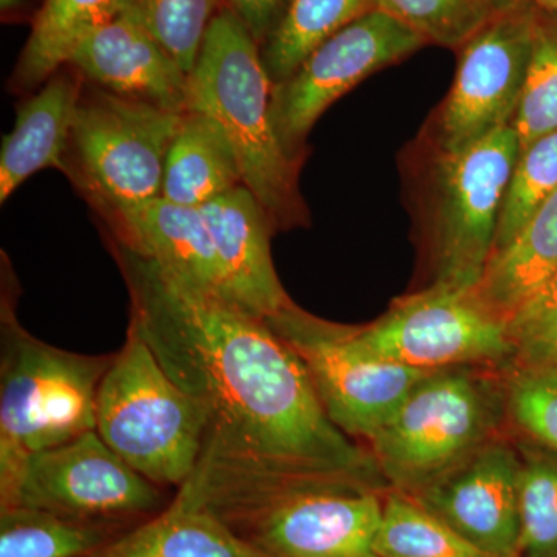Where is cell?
<instances>
[{
	"label": "cell",
	"instance_id": "cell-1",
	"mask_svg": "<svg viewBox=\"0 0 557 557\" xmlns=\"http://www.w3.org/2000/svg\"><path fill=\"white\" fill-rule=\"evenodd\" d=\"M115 256L131 324L207 417L200 457L391 491L370 450L330 420L298 355L265 319L120 244Z\"/></svg>",
	"mask_w": 557,
	"mask_h": 557
},
{
	"label": "cell",
	"instance_id": "cell-2",
	"mask_svg": "<svg viewBox=\"0 0 557 557\" xmlns=\"http://www.w3.org/2000/svg\"><path fill=\"white\" fill-rule=\"evenodd\" d=\"M271 91L259 44L223 7L189 75L188 110L218 121L236 153L245 188L276 233L306 226L310 218L299 190L302 161L293 160L278 141L271 121Z\"/></svg>",
	"mask_w": 557,
	"mask_h": 557
},
{
	"label": "cell",
	"instance_id": "cell-3",
	"mask_svg": "<svg viewBox=\"0 0 557 557\" xmlns=\"http://www.w3.org/2000/svg\"><path fill=\"white\" fill-rule=\"evenodd\" d=\"M17 281L2 252L0 502L32 454L97 428L98 387L113 357H86L35 338L16 314Z\"/></svg>",
	"mask_w": 557,
	"mask_h": 557
},
{
	"label": "cell",
	"instance_id": "cell-4",
	"mask_svg": "<svg viewBox=\"0 0 557 557\" xmlns=\"http://www.w3.org/2000/svg\"><path fill=\"white\" fill-rule=\"evenodd\" d=\"M508 431L504 369L434 370L369 440L391 490L412 494Z\"/></svg>",
	"mask_w": 557,
	"mask_h": 557
},
{
	"label": "cell",
	"instance_id": "cell-5",
	"mask_svg": "<svg viewBox=\"0 0 557 557\" xmlns=\"http://www.w3.org/2000/svg\"><path fill=\"white\" fill-rule=\"evenodd\" d=\"M207 417L129 322L97 394V428L113 453L156 485L182 486L199 463Z\"/></svg>",
	"mask_w": 557,
	"mask_h": 557
},
{
	"label": "cell",
	"instance_id": "cell-6",
	"mask_svg": "<svg viewBox=\"0 0 557 557\" xmlns=\"http://www.w3.org/2000/svg\"><path fill=\"white\" fill-rule=\"evenodd\" d=\"M182 119L91 84L76 109L65 174L104 219L159 199Z\"/></svg>",
	"mask_w": 557,
	"mask_h": 557
},
{
	"label": "cell",
	"instance_id": "cell-7",
	"mask_svg": "<svg viewBox=\"0 0 557 557\" xmlns=\"http://www.w3.org/2000/svg\"><path fill=\"white\" fill-rule=\"evenodd\" d=\"M520 150L515 127L507 126L467 148L435 152L428 211L432 285L478 287Z\"/></svg>",
	"mask_w": 557,
	"mask_h": 557
},
{
	"label": "cell",
	"instance_id": "cell-8",
	"mask_svg": "<svg viewBox=\"0 0 557 557\" xmlns=\"http://www.w3.org/2000/svg\"><path fill=\"white\" fill-rule=\"evenodd\" d=\"M267 324L298 355L330 420L351 438L369 442L431 373L376 357L351 325L324 321L296 304Z\"/></svg>",
	"mask_w": 557,
	"mask_h": 557
},
{
	"label": "cell",
	"instance_id": "cell-9",
	"mask_svg": "<svg viewBox=\"0 0 557 557\" xmlns=\"http://www.w3.org/2000/svg\"><path fill=\"white\" fill-rule=\"evenodd\" d=\"M355 335L376 357L426 372L505 369L516 355L507 321L487 309L474 289L443 285L397 300L379 321L355 327Z\"/></svg>",
	"mask_w": 557,
	"mask_h": 557
},
{
	"label": "cell",
	"instance_id": "cell-10",
	"mask_svg": "<svg viewBox=\"0 0 557 557\" xmlns=\"http://www.w3.org/2000/svg\"><path fill=\"white\" fill-rule=\"evenodd\" d=\"M536 3L508 2L460 47L453 89L434 124L435 152L474 145L518 112L533 49Z\"/></svg>",
	"mask_w": 557,
	"mask_h": 557
},
{
	"label": "cell",
	"instance_id": "cell-11",
	"mask_svg": "<svg viewBox=\"0 0 557 557\" xmlns=\"http://www.w3.org/2000/svg\"><path fill=\"white\" fill-rule=\"evenodd\" d=\"M426 40L381 10L351 22L322 42L271 91V121L293 160L302 161L311 127L338 98L372 73L405 60Z\"/></svg>",
	"mask_w": 557,
	"mask_h": 557
},
{
	"label": "cell",
	"instance_id": "cell-12",
	"mask_svg": "<svg viewBox=\"0 0 557 557\" xmlns=\"http://www.w3.org/2000/svg\"><path fill=\"white\" fill-rule=\"evenodd\" d=\"M160 504L159 485L143 478L97 431H90L32 454L0 508H33L75 522L98 523L145 515Z\"/></svg>",
	"mask_w": 557,
	"mask_h": 557
},
{
	"label": "cell",
	"instance_id": "cell-13",
	"mask_svg": "<svg viewBox=\"0 0 557 557\" xmlns=\"http://www.w3.org/2000/svg\"><path fill=\"white\" fill-rule=\"evenodd\" d=\"M520 472L507 431L409 496L487 555L518 557Z\"/></svg>",
	"mask_w": 557,
	"mask_h": 557
},
{
	"label": "cell",
	"instance_id": "cell-14",
	"mask_svg": "<svg viewBox=\"0 0 557 557\" xmlns=\"http://www.w3.org/2000/svg\"><path fill=\"white\" fill-rule=\"evenodd\" d=\"M67 64L110 94L170 112H188V73L126 13L84 36Z\"/></svg>",
	"mask_w": 557,
	"mask_h": 557
},
{
	"label": "cell",
	"instance_id": "cell-15",
	"mask_svg": "<svg viewBox=\"0 0 557 557\" xmlns=\"http://www.w3.org/2000/svg\"><path fill=\"white\" fill-rule=\"evenodd\" d=\"M233 302L255 317L271 319L295 306L282 287L273 258V225L245 186L201 207Z\"/></svg>",
	"mask_w": 557,
	"mask_h": 557
},
{
	"label": "cell",
	"instance_id": "cell-16",
	"mask_svg": "<svg viewBox=\"0 0 557 557\" xmlns=\"http://www.w3.org/2000/svg\"><path fill=\"white\" fill-rule=\"evenodd\" d=\"M116 244L160 263L196 287L230 298L225 273L201 208L159 197L106 218Z\"/></svg>",
	"mask_w": 557,
	"mask_h": 557
},
{
	"label": "cell",
	"instance_id": "cell-17",
	"mask_svg": "<svg viewBox=\"0 0 557 557\" xmlns=\"http://www.w3.org/2000/svg\"><path fill=\"white\" fill-rule=\"evenodd\" d=\"M58 73V72H57ZM22 102L13 131L0 150V201L5 203L25 180L53 168L67 170L70 137L83 86L81 75H57Z\"/></svg>",
	"mask_w": 557,
	"mask_h": 557
},
{
	"label": "cell",
	"instance_id": "cell-18",
	"mask_svg": "<svg viewBox=\"0 0 557 557\" xmlns=\"http://www.w3.org/2000/svg\"><path fill=\"white\" fill-rule=\"evenodd\" d=\"M239 186V163L218 121L194 110L183 113L164 164L161 197L201 208Z\"/></svg>",
	"mask_w": 557,
	"mask_h": 557
},
{
	"label": "cell",
	"instance_id": "cell-19",
	"mask_svg": "<svg viewBox=\"0 0 557 557\" xmlns=\"http://www.w3.org/2000/svg\"><path fill=\"white\" fill-rule=\"evenodd\" d=\"M89 557H265L207 509L172 502L166 511Z\"/></svg>",
	"mask_w": 557,
	"mask_h": 557
},
{
	"label": "cell",
	"instance_id": "cell-20",
	"mask_svg": "<svg viewBox=\"0 0 557 557\" xmlns=\"http://www.w3.org/2000/svg\"><path fill=\"white\" fill-rule=\"evenodd\" d=\"M557 273V190L516 239L487 262L475 296L508 319Z\"/></svg>",
	"mask_w": 557,
	"mask_h": 557
},
{
	"label": "cell",
	"instance_id": "cell-21",
	"mask_svg": "<svg viewBox=\"0 0 557 557\" xmlns=\"http://www.w3.org/2000/svg\"><path fill=\"white\" fill-rule=\"evenodd\" d=\"M126 0H42L32 33L10 78L16 91H30L67 64L84 36L112 20Z\"/></svg>",
	"mask_w": 557,
	"mask_h": 557
},
{
	"label": "cell",
	"instance_id": "cell-22",
	"mask_svg": "<svg viewBox=\"0 0 557 557\" xmlns=\"http://www.w3.org/2000/svg\"><path fill=\"white\" fill-rule=\"evenodd\" d=\"M373 10H379L376 0H289L281 24L260 47L273 86L287 81L322 42Z\"/></svg>",
	"mask_w": 557,
	"mask_h": 557
},
{
	"label": "cell",
	"instance_id": "cell-23",
	"mask_svg": "<svg viewBox=\"0 0 557 557\" xmlns=\"http://www.w3.org/2000/svg\"><path fill=\"white\" fill-rule=\"evenodd\" d=\"M381 557H494L472 545L409 494H384L376 541Z\"/></svg>",
	"mask_w": 557,
	"mask_h": 557
},
{
	"label": "cell",
	"instance_id": "cell-24",
	"mask_svg": "<svg viewBox=\"0 0 557 557\" xmlns=\"http://www.w3.org/2000/svg\"><path fill=\"white\" fill-rule=\"evenodd\" d=\"M98 523L39 509L0 508V557H89L109 541Z\"/></svg>",
	"mask_w": 557,
	"mask_h": 557
},
{
	"label": "cell",
	"instance_id": "cell-25",
	"mask_svg": "<svg viewBox=\"0 0 557 557\" xmlns=\"http://www.w3.org/2000/svg\"><path fill=\"white\" fill-rule=\"evenodd\" d=\"M512 435L522 458L518 557H557V449Z\"/></svg>",
	"mask_w": 557,
	"mask_h": 557
},
{
	"label": "cell",
	"instance_id": "cell-26",
	"mask_svg": "<svg viewBox=\"0 0 557 557\" xmlns=\"http://www.w3.org/2000/svg\"><path fill=\"white\" fill-rule=\"evenodd\" d=\"M225 0H126L120 13L138 22L188 75Z\"/></svg>",
	"mask_w": 557,
	"mask_h": 557
},
{
	"label": "cell",
	"instance_id": "cell-27",
	"mask_svg": "<svg viewBox=\"0 0 557 557\" xmlns=\"http://www.w3.org/2000/svg\"><path fill=\"white\" fill-rule=\"evenodd\" d=\"M556 190L557 132H552L520 150L502 201L491 258L516 239Z\"/></svg>",
	"mask_w": 557,
	"mask_h": 557
},
{
	"label": "cell",
	"instance_id": "cell-28",
	"mask_svg": "<svg viewBox=\"0 0 557 557\" xmlns=\"http://www.w3.org/2000/svg\"><path fill=\"white\" fill-rule=\"evenodd\" d=\"M511 126L520 149L557 132V13L537 7L525 86Z\"/></svg>",
	"mask_w": 557,
	"mask_h": 557
},
{
	"label": "cell",
	"instance_id": "cell-29",
	"mask_svg": "<svg viewBox=\"0 0 557 557\" xmlns=\"http://www.w3.org/2000/svg\"><path fill=\"white\" fill-rule=\"evenodd\" d=\"M508 2L515 0H376V5L428 44L460 49Z\"/></svg>",
	"mask_w": 557,
	"mask_h": 557
},
{
	"label": "cell",
	"instance_id": "cell-30",
	"mask_svg": "<svg viewBox=\"0 0 557 557\" xmlns=\"http://www.w3.org/2000/svg\"><path fill=\"white\" fill-rule=\"evenodd\" d=\"M508 431L557 449V364L504 369Z\"/></svg>",
	"mask_w": 557,
	"mask_h": 557
},
{
	"label": "cell",
	"instance_id": "cell-31",
	"mask_svg": "<svg viewBox=\"0 0 557 557\" xmlns=\"http://www.w3.org/2000/svg\"><path fill=\"white\" fill-rule=\"evenodd\" d=\"M512 364H557V273L511 318Z\"/></svg>",
	"mask_w": 557,
	"mask_h": 557
},
{
	"label": "cell",
	"instance_id": "cell-32",
	"mask_svg": "<svg viewBox=\"0 0 557 557\" xmlns=\"http://www.w3.org/2000/svg\"><path fill=\"white\" fill-rule=\"evenodd\" d=\"M225 5L262 47L281 24L289 0H225Z\"/></svg>",
	"mask_w": 557,
	"mask_h": 557
},
{
	"label": "cell",
	"instance_id": "cell-33",
	"mask_svg": "<svg viewBox=\"0 0 557 557\" xmlns=\"http://www.w3.org/2000/svg\"><path fill=\"white\" fill-rule=\"evenodd\" d=\"M27 5V0H0L3 16H10L13 13H20Z\"/></svg>",
	"mask_w": 557,
	"mask_h": 557
},
{
	"label": "cell",
	"instance_id": "cell-34",
	"mask_svg": "<svg viewBox=\"0 0 557 557\" xmlns=\"http://www.w3.org/2000/svg\"><path fill=\"white\" fill-rule=\"evenodd\" d=\"M536 5L541 9L555 11L557 13V0H536Z\"/></svg>",
	"mask_w": 557,
	"mask_h": 557
},
{
	"label": "cell",
	"instance_id": "cell-35",
	"mask_svg": "<svg viewBox=\"0 0 557 557\" xmlns=\"http://www.w3.org/2000/svg\"><path fill=\"white\" fill-rule=\"evenodd\" d=\"M516 2H531V3H536V0H516Z\"/></svg>",
	"mask_w": 557,
	"mask_h": 557
}]
</instances>
